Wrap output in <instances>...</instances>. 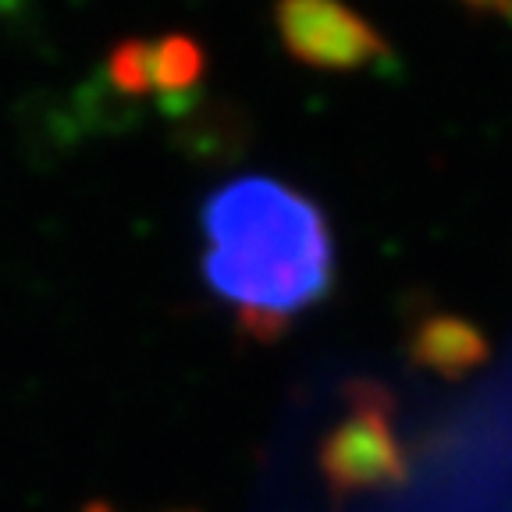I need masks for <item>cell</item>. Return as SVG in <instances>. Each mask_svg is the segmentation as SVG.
I'll return each instance as SVG.
<instances>
[{
    "label": "cell",
    "instance_id": "cell-3",
    "mask_svg": "<svg viewBox=\"0 0 512 512\" xmlns=\"http://www.w3.org/2000/svg\"><path fill=\"white\" fill-rule=\"evenodd\" d=\"M274 18L288 54L313 68L352 72L392 61L381 32L342 0H278Z\"/></svg>",
    "mask_w": 512,
    "mask_h": 512
},
{
    "label": "cell",
    "instance_id": "cell-2",
    "mask_svg": "<svg viewBox=\"0 0 512 512\" xmlns=\"http://www.w3.org/2000/svg\"><path fill=\"white\" fill-rule=\"evenodd\" d=\"M317 463L335 498L392 488L406 480V452L395 427V399L381 384H352L342 420L324 438Z\"/></svg>",
    "mask_w": 512,
    "mask_h": 512
},
{
    "label": "cell",
    "instance_id": "cell-5",
    "mask_svg": "<svg viewBox=\"0 0 512 512\" xmlns=\"http://www.w3.org/2000/svg\"><path fill=\"white\" fill-rule=\"evenodd\" d=\"M413 356L441 374L473 370L484 360V335L459 317H427L413 335Z\"/></svg>",
    "mask_w": 512,
    "mask_h": 512
},
{
    "label": "cell",
    "instance_id": "cell-6",
    "mask_svg": "<svg viewBox=\"0 0 512 512\" xmlns=\"http://www.w3.org/2000/svg\"><path fill=\"white\" fill-rule=\"evenodd\" d=\"M466 8L480 11V15H498V18H512V0H459Z\"/></svg>",
    "mask_w": 512,
    "mask_h": 512
},
{
    "label": "cell",
    "instance_id": "cell-7",
    "mask_svg": "<svg viewBox=\"0 0 512 512\" xmlns=\"http://www.w3.org/2000/svg\"><path fill=\"white\" fill-rule=\"evenodd\" d=\"M86 512H114V509H107V505H89Z\"/></svg>",
    "mask_w": 512,
    "mask_h": 512
},
{
    "label": "cell",
    "instance_id": "cell-4",
    "mask_svg": "<svg viewBox=\"0 0 512 512\" xmlns=\"http://www.w3.org/2000/svg\"><path fill=\"white\" fill-rule=\"evenodd\" d=\"M203 75L200 47L185 36H168L157 43H125L111 61L114 86L128 93H178L196 86Z\"/></svg>",
    "mask_w": 512,
    "mask_h": 512
},
{
    "label": "cell",
    "instance_id": "cell-1",
    "mask_svg": "<svg viewBox=\"0 0 512 512\" xmlns=\"http://www.w3.org/2000/svg\"><path fill=\"white\" fill-rule=\"evenodd\" d=\"M203 278L256 342L281 338L335 285L328 217L267 175L224 182L203 203Z\"/></svg>",
    "mask_w": 512,
    "mask_h": 512
}]
</instances>
